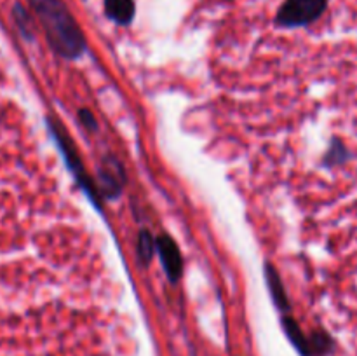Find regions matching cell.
I'll list each match as a JSON object with an SVG mask.
<instances>
[{
  "instance_id": "obj_1",
  "label": "cell",
  "mask_w": 357,
  "mask_h": 356,
  "mask_svg": "<svg viewBox=\"0 0 357 356\" xmlns=\"http://www.w3.org/2000/svg\"><path fill=\"white\" fill-rule=\"evenodd\" d=\"M49 42L59 54L77 58L84 51V35L63 0H30Z\"/></svg>"
},
{
  "instance_id": "obj_2",
  "label": "cell",
  "mask_w": 357,
  "mask_h": 356,
  "mask_svg": "<svg viewBox=\"0 0 357 356\" xmlns=\"http://www.w3.org/2000/svg\"><path fill=\"white\" fill-rule=\"evenodd\" d=\"M328 0H286L278 13V23L282 27H303L319 20L326 10Z\"/></svg>"
},
{
  "instance_id": "obj_5",
  "label": "cell",
  "mask_w": 357,
  "mask_h": 356,
  "mask_svg": "<svg viewBox=\"0 0 357 356\" xmlns=\"http://www.w3.org/2000/svg\"><path fill=\"white\" fill-rule=\"evenodd\" d=\"M139 253L145 260L152 257V237L149 236V232H143L139 237Z\"/></svg>"
},
{
  "instance_id": "obj_4",
  "label": "cell",
  "mask_w": 357,
  "mask_h": 356,
  "mask_svg": "<svg viewBox=\"0 0 357 356\" xmlns=\"http://www.w3.org/2000/svg\"><path fill=\"white\" fill-rule=\"evenodd\" d=\"M105 10L119 24H128L135 17V2L132 0H105Z\"/></svg>"
},
{
  "instance_id": "obj_3",
  "label": "cell",
  "mask_w": 357,
  "mask_h": 356,
  "mask_svg": "<svg viewBox=\"0 0 357 356\" xmlns=\"http://www.w3.org/2000/svg\"><path fill=\"white\" fill-rule=\"evenodd\" d=\"M157 244H159V253L164 262V267H166L167 271V276H169L173 281H176L178 276H180L181 272V258L178 246L174 244V241L167 236L160 237Z\"/></svg>"
}]
</instances>
